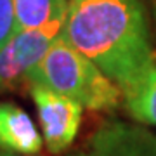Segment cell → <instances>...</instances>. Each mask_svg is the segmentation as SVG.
I'll list each match as a JSON object with an SVG mask.
<instances>
[{"label":"cell","mask_w":156,"mask_h":156,"mask_svg":"<svg viewBox=\"0 0 156 156\" xmlns=\"http://www.w3.org/2000/svg\"><path fill=\"white\" fill-rule=\"evenodd\" d=\"M62 35L123 95L156 69V52L139 0H69Z\"/></svg>","instance_id":"cell-1"},{"label":"cell","mask_w":156,"mask_h":156,"mask_svg":"<svg viewBox=\"0 0 156 156\" xmlns=\"http://www.w3.org/2000/svg\"><path fill=\"white\" fill-rule=\"evenodd\" d=\"M28 83L44 85L92 111L115 109L123 97L122 89L92 59L75 49L62 33L30 73Z\"/></svg>","instance_id":"cell-2"},{"label":"cell","mask_w":156,"mask_h":156,"mask_svg":"<svg viewBox=\"0 0 156 156\" xmlns=\"http://www.w3.org/2000/svg\"><path fill=\"white\" fill-rule=\"evenodd\" d=\"M64 24L56 23L44 28L19 30L0 49V90L28 82L30 73L45 57L54 40L62 33Z\"/></svg>","instance_id":"cell-3"},{"label":"cell","mask_w":156,"mask_h":156,"mask_svg":"<svg viewBox=\"0 0 156 156\" xmlns=\"http://www.w3.org/2000/svg\"><path fill=\"white\" fill-rule=\"evenodd\" d=\"M30 94L38 111L47 149L52 154L66 151L78 134L83 106L78 101L54 92L44 85H31Z\"/></svg>","instance_id":"cell-4"},{"label":"cell","mask_w":156,"mask_h":156,"mask_svg":"<svg viewBox=\"0 0 156 156\" xmlns=\"http://www.w3.org/2000/svg\"><path fill=\"white\" fill-rule=\"evenodd\" d=\"M69 156H156V132L111 120L97 127L83 149Z\"/></svg>","instance_id":"cell-5"},{"label":"cell","mask_w":156,"mask_h":156,"mask_svg":"<svg viewBox=\"0 0 156 156\" xmlns=\"http://www.w3.org/2000/svg\"><path fill=\"white\" fill-rule=\"evenodd\" d=\"M42 135L24 109L11 102H0V147L17 154H37Z\"/></svg>","instance_id":"cell-6"},{"label":"cell","mask_w":156,"mask_h":156,"mask_svg":"<svg viewBox=\"0 0 156 156\" xmlns=\"http://www.w3.org/2000/svg\"><path fill=\"white\" fill-rule=\"evenodd\" d=\"M69 0H14L17 31L66 21Z\"/></svg>","instance_id":"cell-7"},{"label":"cell","mask_w":156,"mask_h":156,"mask_svg":"<svg viewBox=\"0 0 156 156\" xmlns=\"http://www.w3.org/2000/svg\"><path fill=\"white\" fill-rule=\"evenodd\" d=\"M123 97L134 120L156 127V69Z\"/></svg>","instance_id":"cell-8"},{"label":"cell","mask_w":156,"mask_h":156,"mask_svg":"<svg viewBox=\"0 0 156 156\" xmlns=\"http://www.w3.org/2000/svg\"><path fill=\"white\" fill-rule=\"evenodd\" d=\"M17 31L14 0H0V49Z\"/></svg>","instance_id":"cell-9"},{"label":"cell","mask_w":156,"mask_h":156,"mask_svg":"<svg viewBox=\"0 0 156 156\" xmlns=\"http://www.w3.org/2000/svg\"><path fill=\"white\" fill-rule=\"evenodd\" d=\"M0 156H17V153H12V151H2Z\"/></svg>","instance_id":"cell-10"}]
</instances>
